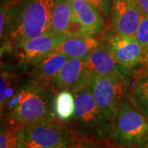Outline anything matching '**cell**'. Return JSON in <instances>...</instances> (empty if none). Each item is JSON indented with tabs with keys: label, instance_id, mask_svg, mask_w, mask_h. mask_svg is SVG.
Returning <instances> with one entry per match:
<instances>
[{
	"label": "cell",
	"instance_id": "obj_1",
	"mask_svg": "<svg viewBox=\"0 0 148 148\" xmlns=\"http://www.w3.org/2000/svg\"><path fill=\"white\" fill-rule=\"evenodd\" d=\"M56 0H20L10 6L4 37L16 46L50 32Z\"/></svg>",
	"mask_w": 148,
	"mask_h": 148
},
{
	"label": "cell",
	"instance_id": "obj_2",
	"mask_svg": "<svg viewBox=\"0 0 148 148\" xmlns=\"http://www.w3.org/2000/svg\"><path fill=\"white\" fill-rule=\"evenodd\" d=\"M50 86L37 81L24 85L4 108L5 116L22 126L55 119Z\"/></svg>",
	"mask_w": 148,
	"mask_h": 148
},
{
	"label": "cell",
	"instance_id": "obj_3",
	"mask_svg": "<svg viewBox=\"0 0 148 148\" xmlns=\"http://www.w3.org/2000/svg\"><path fill=\"white\" fill-rule=\"evenodd\" d=\"M74 102L71 124L80 133L101 138L112 134L114 125L99 109L88 86L74 95Z\"/></svg>",
	"mask_w": 148,
	"mask_h": 148
},
{
	"label": "cell",
	"instance_id": "obj_4",
	"mask_svg": "<svg viewBox=\"0 0 148 148\" xmlns=\"http://www.w3.org/2000/svg\"><path fill=\"white\" fill-rule=\"evenodd\" d=\"M112 137L123 147L138 148L148 143V118L123 101L117 112Z\"/></svg>",
	"mask_w": 148,
	"mask_h": 148
},
{
	"label": "cell",
	"instance_id": "obj_5",
	"mask_svg": "<svg viewBox=\"0 0 148 148\" xmlns=\"http://www.w3.org/2000/svg\"><path fill=\"white\" fill-rule=\"evenodd\" d=\"M71 134L58 119H48L23 126L19 132L18 148H69Z\"/></svg>",
	"mask_w": 148,
	"mask_h": 148
},
{
	"label": "cell",
	"instance_id": "obj_6",
	"mask_svg": "<svg viewBox=\"0 0 148 148\" xmlns=\"http://www.w3.org/2000/svg\"><path fill=\"white\" fill-rule=\"evenodd\" d=\"M87 86L99 109L114 125L119 107L123 101L126 77L90 74Z\"/></svg>",
	"mask_w": 148,
	"mask_h": 148
},
{
	"label": "cell",
	"instance_id": "obj_7",
	"mask_svg": "<svg viewBox=\"0 0 148 148\" xmlns=\"http://www.w3.org/2000/svg\"><path fill=\"white\" fill-rule=\"evenodd\" d=\"M90 76L86 57L70 58L49 85L58 92L66 90L75 95L87 86Z\"/></svg>",
	"mask_w": 148,
	"mask_h": 148
},
{
	"label": "cell",
	"instance_id": "obj_8",
	"mask_svg": "<svg viewBox=\"0 0 148 148\" xmlns=\"http://www.w3.org/2000/svg\"><path fill=\"white\" fill-rule=\"evenodd\" d=\"M110 16L116 34L135 37L144 15L136 0H113Z\"/></svg>",
	"mask_w": 148,
	"mask_h": 148
},
{
	"label": "cell",
	"instance_id": "obj_9",
	"mask_svg": "<svg viewBox=\"0 0 148 148\" xmlns=\"http://www.w3.org/2000/svg\"><path fill=\"white\" fill-rule=\"evenodd\" d=\"M107 48L117 63L127 69L146 61L145 51L135 37L115 33L109 38Z\"/></svg>",
	"mask_w": 148,
	"mask_h": 148
},
{
	"label": "cell",
	"instance_id": "obj_10",
	"mask_svg": "<svg viewBox=\"0 0 148 148\" xmlns=\"http://www.w3.org/2000/svg\"><path fill=\"white\" fill-rule=\"evenodd\" d=\"M69 37L51 32L27 40L14 46V54L21 64H32L39 58L53 52V49Z\"/></svg>",
	"mask_w": 148,
	"mask_h": 148
},
{
	"label": "cell",
	"instance_id": "obj_11",
	"mask_svg": "<svg viewBox=\"0 0 148 148\" xmlns=\"http://www.w3.org/2000/svg\"><path fill=\"white\" fill-rule=\"evenodd\" d=\"M86 58L90 74L126 77L127 69L117 63L107 46L101 45Z\"/></svg>",
	"mask_w": 148,
	"mask_h": 148
},
{
	"label": "cell",
	"instance_id": "obj_12",
	"mask_svg": "<svg viewBox=\"0 0 148 148\" xmlns=\"http://www.w3.org/2000/svg\"><path fill=\"white\" fill-rule=\"evenodd\" d=\"M73 14L79 21L85 36L95 37L105 27L103 16L98 11L86 2L82 0H69Z\"/></svg>",
	"mask_w": 148,
	"mask_h": 148
},
{
	"label": "cell",
	"instance_id": "obj_13",
	"mask_svg": "<svg viewBox=\"0 0 148 148\" xmlns=\"http://www.w3.org/2000/svg\"><path fill=\"white\" fill-rule=\"evenodd\" d=\"M69 56L57 52H51L42 58L35 61L32 71V77L35 81L50 83L53 77L57 76L69 59Z\"/></svg>",
	"mask_w": 148,
	"mask_h": 148
},
{
	"label": "cell",
	"instance_id": "obj_14",
	"mask_svg": "<svg viewBox=\"0 0 148 148\" xmlns=\"http://www.w3.org/2000/svg\"><path fill=\"white\" fill-rule=\"evenodd\" d=\"M100 45V41L94 36L69 37L60 43L53 52L63 53L69 58H85Z\"/></svg>",
	"mask_w": 148,
	"mask_h": 148
},
{
	"label": "cell",
	"instance_id": "obj_15",
	"mask_svg": "<svg viewBox=\"0 0 148 148\" xmlns=\"http://www.w3.org/2000/svg\"><path fill=\"white\" fill-rule=\"evenodd\" d=\"M72 17L73 11L69 0H56L50 32L55 35L68 36L67 32L71 24Z\"/></svg>",
	"mask_w": 148,
	"mask_h": 148
},
{
	"label": "cell",
	"instance_id": "obj_16",
	"mask_svg": "<svg viewBox=\"0 0 148 148\" xmlns=\"http://www.w3.org/2000/svg\"><path fill=\"white\" fill-rule=\"evenodd\" d=\"M21 124L4 116L1 124L0 132V148H18V138Z\"/></svg>",
	"mask_w": 148,
	"mask_h": 148
},
{
	"label": "cell",
	"instance_id": "obj_17",
	"mask_svg": "<svg viewBox=\"0 0 148 148\" xmlns=\"http://www.w3.org/2000/svg\"><path fill=\"white\" fill-rule=\"evenodd\" d=\"M75 102L73 94L69 91H60L53 101V110L55 116L60 120L68 121L73 115Z\"/></svg>",
	"mask_w": 148,
	"mask_h": 148
},
{
	"label": "cell",
	"instance_id": "obj_18",
	"mask_svg": "<svg viewBox=\"0 0 148 148\" xmlns=\"http://www.w3.org/2000/svg\"><path fill=\"white\" fill-rule=\"evenodd\" d=\"M133 97L137 109L148 118V77L138 82Z\"/></svg>",
	"mask_w": 148,
	"mask_h": 148
},
{
	"label": "cell",
	"instance_id": "obj_19",
	"mask_svg": "<svg viewBox=\"0 0 148 148\" xmlns=\"http://www.w3.org/2000/svg\"><path fill=\"white\" fill-rule=\"evenodd\" d=\"M135 38L143 48L147 61L148 59V16H143Z\"/></svg>",
	"mask_w": 148,
	"mask_h": 148
},
{
	"label": "cell",
	"instance_id": "obj_20",
	"mask_svg": "<svg viewBox=\"0 0 148 148\" xmlns=\"http://www.w3.org/2000/svg\"><path fill=\"white\" fill-rule=\"evenodd\" d=\"M86 2L98 11L103 17L108 18L111 13L113 0H82Z\"/></svg>",
	"mask_w": 148,
	"mask_h": 148
},
{
	"label": "cell",
	"instance_id": "obj_21",
	"mask_svg": "<svg viewBox=\"0 0 148 148\" xmlns=\"http://www.w3.org/2000/svg\"><path fill=\"white\" fill-rule=\"evenodd\" d=\"M9 7L4 4L1 6V12H0V35H1V39L4 37V33H5L6 22H7V14L9 10Z\"/></svg>",
	"mask_w": 148,
	"mask_h": 148
},
{
	"label": "cell",
	"instance_id": "obj_22",
	"mask_svg": "<svg viewBox=\"0 0 148 148\" xmlns=\"http://www.w3.org/2000/svg\"><path fill=\"white\" fill-rule=\"evenodd\" d=\"M143 15L148 16V0H136Z\"/></svg>",
	"mask_w": 148,
	"mask_h": 148
},
{
	"label": "cell",
	"instance_id": "obj_23",
	"mask_svg": "<svg viewBox=\"0 0 148 148\" xmlns=\"http://www.w3.org/2000/svg\"><path fill=\"white\" fill-rule=\"evenodd\" d=\"M69 148H88L83 147V146H73V147H70Z\"/></svg>",
	"mask_w": 148,
	"mask_h": 148
},
{
	"label": "cell",
	"instance_id": "obj_24",
	"mask_svg": "<svg viewBox=\"0 0 148 148\" xmlns=\"http://www.w3.org/2000/svg\"><path fill=\"white\" fill-rule=\"evenodd\" d=\"M138 148H148V143H145L144 145H143V146H141V147H139Z\"/></svg>",
	"mask_w": 148,
	"mask_h": 148
},
{
	"label": "cell",
	"instance_id": "obj_25",
	"mask_svg": "<svg viewBox=\"0 0 148 148\" xmlns=\"http://www.w3.org/2000/svg\"><path fill=\"white\" fill-rule=\"evenodd\" d=\"M147 62H148V59H147Z\"/></svg>",
	"mask_w": 148,
	"mask_h": 148
},
{
	"label": "cell",
	"instance_id": "obj_26",
	"mask_svg": "<svg viewBox=\"0 0 148 148\" xmlns=\"http://www.w3.org/2000/svg\"><path fill=\"white\" fill-rule=\"evenodd\" d=\"M40 148H43V147H40Z\"/></svg>",
	"mask_w": 148,
	"mask_h": 148
}]
</instances>
